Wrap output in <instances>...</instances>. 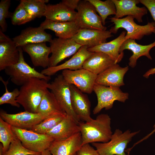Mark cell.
<instances>
[{
    "label": "cell",
    "instance_id": "1",
    "mask_svg": "<svg viewBox=\"0 0 155 155\" xmlns=\"http://www.w3.org/2000/svg\"><path fill=\"white\" fill-rule=\"evenodd\" d=\"M111 122V119L108 114H101L89 121L80 122L82 145L94 142H108L113 134Z\"/></svg>",
    "mask_w": 155,
    "mask_h": 155
},
{
    "label": "cell",
    "instance_id": "2",
    "mask_svg": "<svg viewBox=\"0 0 155 155\" xmlns=\"http://www.w3.org/2000/svg\"><path fill=\"white\" fill-rule=\"evenodd\" d=\"M48 82L37 78L30 79L21 86L16 102L23 106L25 111L37 113L43 97L48 89Z\"/></svg>",
    "mask_w": 155,
    "mask_h": 155
},
{
    "label": "cell",
    "instance_id": "3",
    "mask_svg": "<svg viewBox=\"0 0 155 155\" xmlns=\"http://www.w3.org/2000/svg\"><path fill=\"white\" fill-rule=\"evenodd\" d=\"M140 131L131 132L128 129L123 132L117 129L110 140L106 143H92L100 155H129L125 153L128 144Z\"/></svg>",
    "mask_w": 155,
    "mask_h": 155
},
{
    "label": "cell",
    "instance_id": "4",
    "mask_svg": "<svg viewBox=\"0 0 155 155\" xmlns=\"http://www.w3.org/2000/svg\"><path fill=\"white\" fill-rule=\"evenodd\" d=\"M111 21L113 23L114 26L109 30L112 33L115 34L120 28H123L127 31L125 39H131L140 40L145 36L149 35L152 33L155 34V23L148 22L145 25H140L134 21L131 16H127L121 18L114 17L110 18Z\"/></svg>",
    "mask_w": 155,
    "mask_h": 155
},
{
    "label": "cell",
    "instance_id": "5",
    "mask_svg": "<svg viewBox=\"0 0 155 155\" xmlns=\"http://www.w3.org/2000/svg\"><path fill=\"white\" fill-rule=\"evenodd\" d=\"M18 48L20 57L18 62L7 67L4 70L5 74L10 77L12 82L17 86H21L33 78L44 79L49 81L51 79L50 76L38 72L26 62L22 47Z\"/></svg>",
    "mask_w": 155,
    "mask_h": 155
},
{
    "label": "cell",
    "instance_id": "6",
    "mask_svg": "<svg viewBox=\"0 0 155 155\" xmlns=\"http://www.w3.org/2000/svg\"><path fill=\"white\" fill-rule=\"evenodd\" d=\"M93 91L96 95L98 101L97 105L93 110L94 115L99 113L103 108L106 110L111 109L116 100L125 102L129 96L128 93L123 92L120 88L106 86L95 83Z\"/></svg>",
    "mask_w": 155,
    "mask_h": 155
},
{
    "label": "cell",
    "instance_id": "7",
    "mask_svg": "<svg viewBox=\"0 0 155 155\" xmlns=\"http://www.w3.org/2000/svg\"><path fill=\"white\" fill-rule=\"evenodd\" d=\"M11 128L22 145L33 151L41 153L48 149L54 140L46 134L38 133L30 130L20 129L12 126Z\"/></svg>",
    "mask_w": 155,
    "mask_h": 155
},
{
    "label": "cell",
    "instance_id": "8",
    "mask_svg": "<svg viewBox=\"0 0 155 155\" xmlns=\"http://www.w3.org/2000/svg\"><path fill=\"white\" fill-rule=\"evenodd\" d=\"M48 89L51 90L66 114L71 117L79 124L80 120L74 112L71 105L69 84L65 80L61 74L58 75L49 83Z\"/></svg>",
    "mask_w": 155,
    "mask_h": 155
},
{
    "label": "cell",
    "instance_id": "9",
    "mask_svg": "<svg viewBox=\"0 0 155 155\" xmlns=\"http://www.w3.org/2000/svg\"><path fill=\"white\" fill-rule=\"evenodd\" d=\"M77 10L76 21L81 28L106 30L95 8L87 0H80Z\"/></svg>",
    "mask_w": 155,
    "mask_h": 155
},
{
    "label": "cell",
    "instance_id": "10",
    "mask_svg": "<svg viewBox=\"0 0 155 155\" xmlns=\"http://www.w3.org/2000/svg\"><path fill=\"white\" fill-rule=\"evenodd\" d=\"M51 55L49 67H53L62 61L75 54L82 46L72 38H55L50 42Z\"/></svg>",
    "mask_w": 155,
    "mask_h": 155
},
{
    "label": "cell",
    "instance_id": "11",
    "mask_svg": "<svg viewBox=\"0 0 155 155\" xmlns=\"http://www.w3.org/2000/svg\"><path fill=\"white\" fill-rule=\"evenodd\" d=\"M61 74L68 84L74 85L83 93L89 94L93 91L97 76L84 68L75 70L65 69Z\"/></svg>",
    "mask_w": 155,
    "mask_h": 155
},
{
    "label": "cell",
    "instance_id": "12",
    "mask_svg": "<svg viewBox=\"0 0 155 155\" xmlns=\"http://www.w3.org/2000/svg\"><path fill=\"white\" fill-rule=\"evenodd\" d=\"M0 116L4 121L12 126L29 130L47 117L38 113L26 111L14 114H9L2 109L0 110Z\"/></svg>",
    "mask_w": 155,
    "mask_h": 155
},
{
    "label": "cell",
    "instance_id": "13",
    "mask_svg": "<svg viewBox=\"0 0 155 155\" xmlns=\"http://www.w3.org/2000/svg\"><path fill=\"white\" fill-rule=\"evenodd\" d=\"M88 48L87 46H82L68 60L60 65L44 69L41 73L45 75L51 76L61 70H75L83 68L84 62L93 53L88 51Z\"/></svg>",
    "mask_w": 155,
    "mask_h": 155
},
{
    "label": "cell",
    "instance_id": "14",
    "mask_svg": "<svg viewBox=\"0 0 155 155\" xmlns=\"http://www.w3.org/2000/svg\"><path fill=\"white\" fill-rule=\"evenodd\" d=\"M19 57L18 47L0 29V71L16 63Z\"/></svg>",
    "mask_w": 155,
    "mask_h": 155
},
{
    "label": "cell",
    "instance_id": "15",
    "mask_svg": "<svg viewBox=\"0 0 155 155\" xmlns=\"http://www.w3.org/2000/svg\"><path fill=\"white\" fill-rule=\"evenodd\" d=\"M71 105L73 109L80 120L87 122L90 116V102L86 94L73 85L69 84Z\"/></svg>",
    "mask_w": 155,
    "mask_h": 155
},
{
    "label": "cell",
    "instance_id": "16",
    "mask_svg": "<svg viewBox=\"0 0 155 155\" xmlns=\"http://www.w3.org/2000/svg\"><path fill=\"white\" fill-rule=\"evenodd\" d=\"M112 36L109 30L80 28L71 38L77 43L89 48L106 42L107 39Z\"/></svg>",
    "mask_w": 155,
    "mask_h": 155
},
{
    "label": "cell",
    "instance_id": "17",
    "mask_svg": "<svg viewBox=\"0 0 155 155\" xmlns=\"http://www.w3.org/2000/svg\"><path fill=\"white\" fill-rule=\"evenodd\" d=\"M52 36L46 33L42 27H29L22 31L20 34L13 38L18 47L29 44L51 42Z\"/></svg>",
    "mask_w": 155,
    "mask_h": 155
},
{
    "label": "cell",
    "instance_id": "18",
    "mask_svg": "<svg viewBox=\"0 0 155 155\" xmlns=\"http://www.w3.org/2000/svg\"><path fill=\"white\" fill-rule=\"evenodd\" d=\"M82 146L80 132L67 139L54 140L48 149L52 155H75Z\"/></svg>",
    "mask_w": 155,
    "mask_h": 155
},
{
    "label": "cell",
    "instance_id": "19",
    "mask_svg": "<svg viewBox=\"0 0 155 155\" xmlns=\"http://www.w3.org/2000/svg\"><path fill=\"white\" fill-rule=\"evenodd\" d=\"M128 70V66L121 67L117 63L115 64L98 75L95 83L120 88L124 85V77Z\"/></svg>",
    "mask_w": 155,
    "mask_h": 155
},
{
    "label": "cell",
    "instance_id": "20",
    "mask_svg": "<svg viewBox=\"0 0 155 155\" xmlns=\"http://www.w3.org/2000/svg\"><path fill=\"white\" fill-rule=\"evenodd\" d=\"M115 5L116 11L113 17L121 18L125 16H131L139 23L143 22V16L147 13L148 9L144 7H139L137 5L139 0H112Z\"/></svg>",
    "mask_w": 155,
    "mask_h": 155
},
{
    "label": "cell",
    "instance_id": "21",
    "mask_svg": "<svg viewBox=\"0 0 155 155\" xmlns=\"http://www.w3.org/2000/svg\"><path fill=\"white\" fill-rule=\"evenodd\" d=\"M75 10L63 0L56 4L47 5L44 16L46 19L55 21H74L77 16Z\"/></svg>",
    "mask_w": 155,
    "mask_h": 155
},
{
    "label": "cell",
    "instance_id": "22",
    "mask_svg": "<svg viewBox=\"0 0 155 155\" xmlns=\"http://www.w3.org/2000/svg\"><path fill=\"white\" fill-rule=\"evenodd\" d=\"M21 47L29 55L34 66L45 69L49 67V55L51 53V49L50 46H46V42L29 44Z\"/></svg>",
    "mask_w": 155,
    "mask_h": 155
},
{
    "label": "cell",
    "instance_id": "23",
    "mask_svg": "<svg viewBox=\"0 0 155 155\" xmlns=\"http://www.w3.org/2000/svg\"><path fill=\"white\" fill-rule=\"evenodd\" d=\"M44 29L54 32L59 38H71L81 28L76 21L57 22L46 19L40 25Z\"/></svg>",
    "mask_w": 155,
    "mask_h": 155
},
{
    "label": "cell",
    "instance_id": "24",
    "mask_svg": "<svg viewBox=\"0 0 155 155\" xmlns=\"http://www.w3.org/2000/svg\"><path fill=\"white\" fill-rule=\"evenodd\" d=\"M126 33V31H123L114 39L88 48V50L92 52H99L104 53L108 55L115 63H118L121 61L124 56V53H120V50L122 44L125 40Z\"/></svg>",
    "mask_w": 155,
    "mask_h": 155
},
{
    "label": "cell",
    "instance_id": "25",
    "mask_svg": "<svg viewBox=\"0 0 155 155\" xmlns=\"http://www.w3.org/2000/svg\"><path fill=\"white\" fill-rule=\"evenodd\" d=\"M80 132L79 124L71 117L67 115L60 123L46 134L54 140H60L68 138Z\"/></svg>",
    "mask_w": 155,
    "mask_h": 155
},
{
    "label": "cell",
    "instance_id": "26",
    "mask_svg": "<svg viewBox=\"0 0 155 155\" xmlns=\"http://www.w3.org/2000/svg\"><path fill=\"white\" fill-rule=\"evenodd\" d=\"M155 46V41L153 43L147 45H142L136 43L135 40L131 39L125 40L122 44L120 50V53H123V51L128 50L131 51L132 55L129 59V65L134 68L136 65L137 59L142 56H145L149 59L152 60L150 51Z\"/></svg>",
    "mask_w": 155,
    "mask_h": 155
},
{
    "label": "cell",
    "instance_id": "27",
    "mask_svg": "<svg viewBox=\"0 0 155 155\" xmlns=\"http://www.w3.org/2000/svg\"><path fill=\"white\" fill-rule=\"evenodd\" d=\"M115 64L114 61L106 54L96 52H93L85 61L83 68L98 75Z\"/></svg>",
    "mask_w": 155,
    "mask_h": 155
},
{
    "label": "cell",
    "instance_id": "28",
    "mask_svg": "<svg viewBox=\"0 0 155 155\" xmlns=\"http://www.w3.org/2000/svg\"><path fill=\"white\" fill-rule=\"evenodd\" d=\"M37 113L47 117L53 115L66 113L53 94L48 89L46 90L43 97L38 108Z\"/></svg>",
    "mask_w": 155,
    "mask_h": 155
},
{
    "label": "cell",
    "instance_id": "29",
    "mask_svg": "<svg viewBox=\"0 0 155 155\" xmlns=\"http://www.w3.org/2000/svg\"><path fill=\"white\" fill-rule=\"evenodd\" d=\"M95 7L101 18L103 26L105 25V21L109 16L115 15L116 8L112 0L102 1L100 0H87Z\"/></svg>",
    "mask_w": 155,
    "mask_h": 155
},
{
    "label": "cell",
    "instance_id": "30",
    "mask_svg": "<svg viewBox=\"0 0 155 155\" xmlns=\"http://www.w3.org/2000/svg\"><path fill=\"white\" fill-rule=\"evenodd\" d=\"M66 115V113H64L50 116L30 130L38 133L46 134L56 126Z\"/></svg>",
    "mask_w": 155,
    "mask_h": 155
},
{
    "label": "cell",
    "instance_id": "31",
    "mask_svg": "<svg viewBox=\"0 0 155 155\" xmlns=\"http://www.w3.org/2000/svg\"><path fill=\"white\" fill-rule=\"evenodd\" d=\"M48 0H21V3L34 18L44 16Z\"/></svg>",
    "mask_w": 155,
    "mask_h": 155
},
{
    "label": "cell",
    "instance_id": "32",
    "mask_svg": "<svg viewBox=\"0 0 155 155\" xmlns=\"http://www.w3.org/2000/svg\"><path fill=\"white\" fill-rule=\"evenodd\" d=\"M11 126L0 117V141L3 146V153L8 150L12 141L17 137Z\"/></svg>",
    "mask_w": 155,
    "mask_h": 155
},
{
    "label": "cell",
    "instance_id": "33",
    "mask_svg": "<svg viewBox=\"0 0 155 155\" xmlns=\"http://www.w3.org/2000/svg\"><path fill=\"white\" fill-rule=\"evenodd\" d=\"M10 17L11 23L14 25L24 24L35 19L20 3L14 11L10 14Z\"/></svg>",
    "mask_w": 155,
    "mask_h": 155
},
{
    "label": "cell",
    "instance_id": "34",
    "mask_svg": "<svg viewBox=\"0 0 155 155\" xmlns=\"http://www.w3.org/2000/svg\"><path fill=\"white\" fill-rule=\"evenodd\" d=\"M41 153L28 149L22 144L17 137L11 143L8 150L3 155H40Z\"/></svg>",
    "mask_w": 155,
    "mask_h": 155
},
{
    "label": "cell",
    "instance_id": "35",
    "mask_svg": "<svg viewBox=\"0 0 155 155\" xmlns=\"http://www.w3.org/2000/svg\"><path fill=\"white\" fill-rule=\"evenodd\" d=\"M0 80L4 84L5 88V92L0 97V105L8 104L11 105L19 108L20 104L16 101L17 98L20 94V90L18 88L14 89L12 92H9L8 90L7 85L9 83V79L4 81L0 76Z\"/></svg>",
    "mask_w": 155,
    "mask_h": 155
},
{
    "label": "cell",
    "instance_id": "36",
    "mask_svg": "<svg viewBox=\"0 0 155 155\" xmlns=\"http://www.w3.org/2000/svg\"><path fill=\"white\" fill-rule=\"evenodd\" d=\"M11 4L10 0H1L0 2V29L3 32L6 31L7 24L6 19L10 14L9 9Z\"/></svg>",
    "mask_w": 155,
    "mask_h": 155
},
{
    "label": "cell",
    "instance_id": "37",
    "mask_svg": "<svg viewBox=\"0 0 155 155\" xmlns=\"http://www.w3.org/2000/svg\"><path fill=\"white\" fill-rule=\"evenodd\" d=\"M76 155H100L98 151L89 144H86L82 146L77 152Z\"/></svg>",
    "mask_w": 155,
    "mask_h": 155
},
{
    "label": "cell",
    "instance_id": "38",
    "mask_svg": "<svg viewBox=\"0 0 155 155\" xmlns=\"http://www.w3.org/2000/svg\"><path fill=\"white\" fill-rule=\"evenodd\" d=\"M150 13L155 23V0H139Z\"/></svg>",
    "mask_w": 155,
    "mask_h": 155
},
{
    "label": "cell",
    "instance_id": "39",
    "mask_svg": "<svg viewBox=\"0 0 155 155\" xmlns=\"http://www.w3.org/2000/svg\"><path fill=\"white\" fill-rule=\"evenodd\" d=\"M153 127L154 129L150 133H149V134L146 135L143 138L138 141V142L134 144V146H135L138 144L141 143L142 142L146 140L152 134L154 133L155 132V124L154 125Z\"/></svg>",
    "mask_w": 155,
    "mask_h": 155
},
{
    "label": "cell",
    "instance_id": "40",
    "mask_svg": "<svg viewBox=\"0 0 155 155\" xmlns=\"http://www.w3.org/2000/svg\"><path fill=\"white\" fill-rule=\"evenodd\" d=\"M155 74V67L151 68L148 70L143 75V77L146 78H148L149 76Z\"/></svg>",
    "mask_w": 155,
    "mask_h": 155
},
{
    "label": "cell",
    "instance_id": "41",
    "mask_svg": "<svg viewBox=\"0 0 155 155\" xmlns=\"http://www.w3.org/2000/svg\"><path fill=\"white\" fill-rule=\"evenodd\" d=\"M40 155H52L48 149L42 151Z\"/></svg>",
    "mask_w": 155,
    "mask_h": 155
},
{
    "label": "cell",
    "instance_id": "42",
    "mask_svg": "<svg viewBox=\"0 0 155 155\" xmlns=\"http://www.w3.org/2000/svg\"><path fill=\"white\" fill-rule=\"evenodd\" d=\"M3 146L2 144H0V155H3Z\"/></svg>",
    "mask_w": 155,
    "mask_h": 155
},
{
    "label": "cell",
    "instance_id": "43",
    "mask_svg": "<svg viewBox=\"0 0 155 155\" xmlns=\"http://www.w3.org/2000/svg\"><path fill=\"white\" fill-rule=\"evenodd\" d=\"M76 154H75V155H76Z\"/></svg>",
    "mask_w": 155,
    "mask_h": 155
}]
</instances>
